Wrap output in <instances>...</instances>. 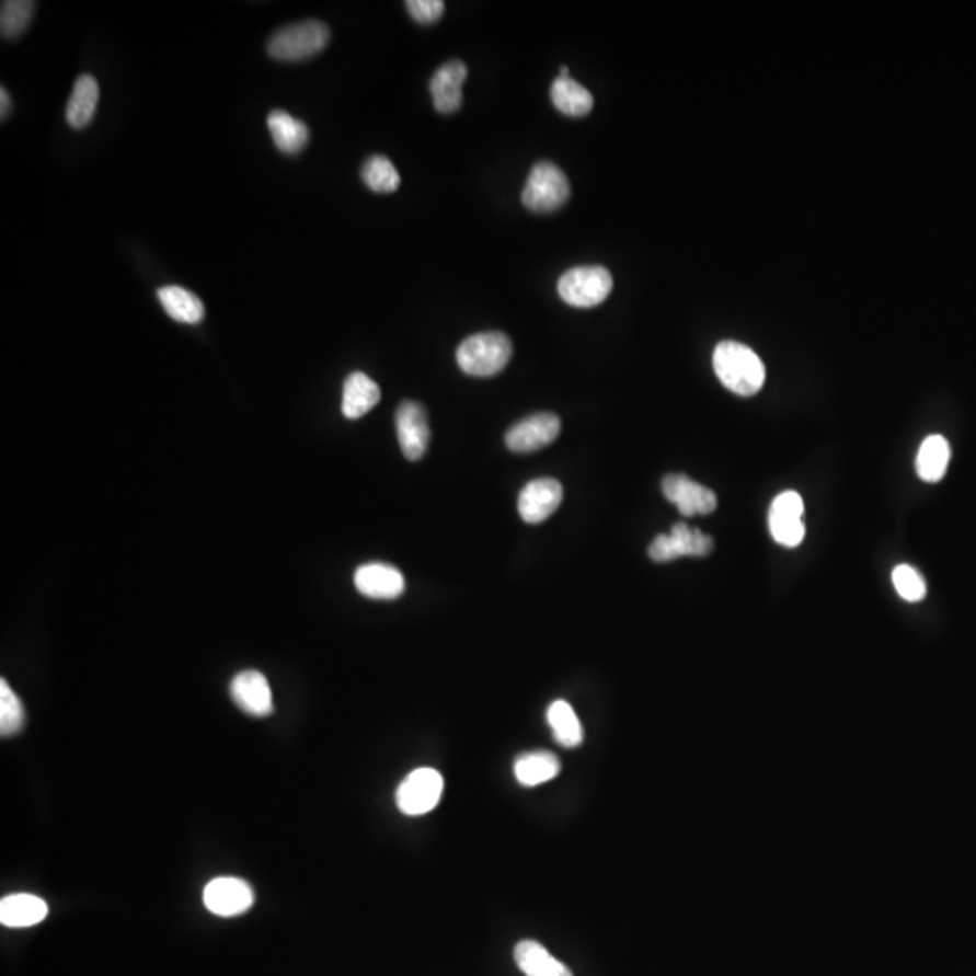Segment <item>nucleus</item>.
I'll return each mask as SVG.
<instances>
[{
  "instance_id": "obj_1",
  "label": "nucleus",
  "mask_w": 976,
  "mask_h": 976,
  "mask_svg": "<svg viewBox=\"0 0 976 976\" xmlns=\"http://www.w3.org/2000/svg\"><path fill=\"white\" fill-rule=\"evenodd\" d=\"M713 366L720 382L739 397H753L763 388V361L745 344L720 342L714 349Z\"/></svg>"
},
{
  "instance_id": "obj_2",
  "label": "nucleus",
  "mask_w": 976,
  "mask_h": 976,
  "mask_svg": "<svg viewBox=\"0 0 976 976\" xmlns=\"http://www.w3.org/2000/svg\"><path fill=\"white\" fill-rule=\"evenodd\" d=\"M512 357V342L505 333H478L461 342L456 360L470 377H494L505 369Z\"/></svg>"
},
{
  "instance_id": "obj_3",
  "label": "nucleus",
  "mask_w": 976,
  "mask_h": 976,
  "mask_svg": "<svg viewBox=\"0 0 976 976\" xmlns=\"http://www.w3.org/2000/svg\"><path fill=\"white\" fill-rule=\"evenodd\" d=\"M330 27L321 21H305L283 27L268 42V55L280 62H300L324 51Z\"/></svg>"
},
{
  "instance_id": "obj_4",
  "label": "nucleus",
  "mask_w": 976,
  "mask_h": 976,
  "mask_svg": "<svg viewBox=\"0 0 976 976\" xmlns=\"http://www.w3.org/2000/svg\"><path fill=\"white\" fill-rule=\"evenodd\" d=\"M569 197L570 181L566 174L550 161H541L528 174L521 199L528 210L548 214L563 207Z\"/></svg>"
},
{
  "instance_id": "obj_5",
  "label": "nucleus",
  "mask_w": 976,
  "mask_h": 976,
  "mask_svg": "<svg viewBox=\"0 0 976 976\" xmlns=\"http://www.w3.org/2000/svg\"><path fill=\"white\" fill-rule=\"evenodd\" d=\"M613 288V277L602 266H577L559 279V297L574 308L602 305Z\"/></svg>"
},
{
  "instance_id": "obj_6",
  "label": "nucleus",
  "mask_w": 976,
  "mask_h": 976,
  "mask_svg": "<svg viewBox=\"0 0 976 976\" xmlns=\"http://www.w3.org/2000/svg\"><path fill=\"white\" fill-rule=\"evenodd\" d=\"M444 789V776L438 770H413L397 789V806L405 816H424L438 806Z\"/></svg>"
},
{
  "instance_id": "obj_7",
  "label": "nucleus",
  "mask_w": 976,
  "mask_h": 976,
  "mask_svg": "<svg viewBox=\"0 0 976 976\" xmlns=\"http://www.w3.org/2000/svg\"><path fill=\"white\" fill-rule=\"evenodd\" d=\"M714 541L711 536L698 528L687 527L684 523L673 525L671 533H661L650 544V558L655 563H671L678 558H705L713 552Z\"/></svg>"
},
{
  "instance_id": "obj_8",
  "label": "nucleus",
  "mask_w": 976,
  "mask_h": 976,
  "mask_svg": "<svg viewBox=\"0 0 976 976\" xmlns=\"http://www.w3.org/2000/svg\"><path fill=\"white\" fill-rule=\"evenodd\" d=\"M805 503L794 491H786L776 497L769 510L770 536L778 544L786 548L800 547L805 539Z\"/></svg>"
},
{
  "instance_id": "obj_9",
  "label": "nucleus",
  "mask_w": 976,
  "mask_h": 976,
  "mask_svg": "<svg viewBox=\"0 0 976 976\" xmlns=\"http://www.w3.org/2000/svg\"><path fill=\"white\" fill-rule=\"evenodd\" d=\"M203 903L219 917H238L252 908L255 894L244 879L217 877L205 886Z\"/></svg>"
},
{
  "instance_id": "obj_10",
  "label": "nucleus",
  "mask_w": 976,
  "mask_h": 976,
  "mask_svg": "<svg viewBox=\"0 0 976 976\" xmlns=\"http://www.w3.org/2000/svg\"><path fill=\"white\" fill-rule=\"evenodd\" d=\"M394 424L403 456L411 461L422 460L430 439L429 420L425 409L418 402L405 400L398 405Z\"/></svg>"
},
{
  "instance_id": "obj_11",
  "label": "nucleus",
  "mask_w": 976,
  "mask_h": 976,
  "mask_svg": "<svg viewBox=\"0 0 976 976\" xmlns=\"http://www.w3.org/2000/svg\"><path fill=\"white\" fill-rule=\"evenodd\" d=\"M561 433V420L553 413L530 414L506 433V447L517 455H527L552 444Z\"/></svg>"
},
{
  "instance_id": "obj_12",
  "label": "nucleus",
  "mask_w": 976,
  "mask_h": 976,
  "mask_svg": "<svg viewBox=\"0 0 976 976\" xmlns=\"http://www.w3.org/2000/svg\"><path fill=\"white\" fill-rule=\"evenodd\" d=\"M662 492L667 497V502H671L677 506L678 512L686 517L708 516L713 514L719 506V500L708 486L700 485L686 474H669L662 480Z\"/></svg>"
},
{
  "instance_id": "obj_13",
  "label": "nucleus",
  "mask_w": 976,
  "mask_h": 976,
  "mask_svg": "<svg viewBox=\"0 0 976 976\" xmlns=\"http://www.w3.org/2000/svg\"><path fill=\"white\" fill-rule=\"evenodd\" d=\"M230 697L241 711L253 719H266L274 713V698L263 673L243 671L233 677Z\"/></svg>"
},
{
  "instance_id": "obj_14",
  "label": "nucleus",
  "mask_w": 976,
  "mask_h": 976,
  "mask_svg": "<svg viewBox=\"0 0 976 976\" xmlns=\"http://www.w3.org/2000/svg\"><path fill=\"white\" fill-rule=\"evenodd\" d=\"M561 502H563L561 483L552 478H541V480L530 481L523 489L517 508H519L523 521L538 525L552 516L553 512L561 506Z\"/></svg>"
},
{
  "instance_id": "obj_15",
  "label": "nucleus",
  "mask_w": 976,
  "mask_h": 976,
  "mask_svg": "<svg viewBox=\"0 0 976 976\" xmlns=\"http://www.w3.org/2000/svg\"><path fill=\"white\" fill-rule=\"evenodd\" d=\"M355 586L369 599L394 600L405 592V578L391 564L369 563L355 572Z\"/></svg>"
},
{
  "instance_id": "obj_16",
  "label": "nucleus",
  "mask_w": 976,
  "mask_h": 976,
  "mask_svg": "<svg viewBox=\"0 0 976 976\" xmlns=\"http://www.w3.org/2000/svg\"><path fill=\"white\" fill-rule=\"evenodd\" d=\"M467 80V66L461 60L439 66L430 78V94L436 111L441 114L456 113L463 104V83Z\"/></svg>"
},
{
  "instance_id": "obj_17",
  "label": "nucleus",
  "mask_w": 976,
  "mask_h": 976,
  "mask_svg": "<svg viewBox=\"0 0 976 976\" xmlns=\"http://www.w3.org/2000/svg\"><path fill=\"white\" fill-rule=\"evenodd\" d=\"M46 900L32 894L8 895L0 900V922L5 928H32L46 919Z\"/></svg>"
},
{
  "instance_id": "obj_18",
  "label": "nucleus",
  "mask_w": 976,
  "mask_h": 976,
  "mask_svg": "<svg viewBox=\"0 0 976 976\" xmlns=\"http://www.w3.org/2000/svg\"><path fill=\"white\" fill-rule=\"evenodd\" d=\"M380 388L364 372L355 371L344 382L342 393V413L347 420L361 418L380 402Z\"/></svg>"
},
{
  "instance_id": "obj_19",
  "label": "nucleus",
  "mask_w": 976,
  "mask_h": 976,
  "mask_svg": "<svg viewBox=\"0 0 976 976\" xmlns=\"http://www.w3.org/2000/svg\"><path fill=\"white\" fill-rule=\"evenodd\" d=\"M269 133L274 138V143L280 152L285 154L297 156L306 149V145L310 141V129L305 122L294 118L291 114L280 108H275L268 114Z\"/></svg>"
},
{
  "instance_id": "obj_20",
  "label": "nucleus",
  "mask_w": 976,
  "mask_h": 976,
  "mask_svg": "<svg viewBox=\"0 0 976 976\" xmlns=\"http://www.w3.org/2000/svg\"><path fill=\"white\" fill-rule=\"evenodd\" d=\"M514 958L525 976H574L563 962L536 940H521L514 950Z\"/></svg>"
},
{
  "instance_id": "obj_21",
  "label": "nucleus",
  "mask_w": 976,
  "mask_h": 976,
  "mask_svg": "<svg viewBox=\"0 0 976 976\" xmlns=\"http://www.w3.org/2000/svg\"><path fill=\"white\" fill-rule=\"evenodd\" d=\"M561 772L558 756L548 750H530L519 756L514 763V776L523 786H538L552 781Z\"/></svg>"
},
{
  "instance_id": "obj_22",
  "label": "nucleus",
  "mask_w": 976,
  "mask_h": 976,
  "mask_svg": "<svg viewBox=\"0 0 976 976\" xmlns=\"http://www.w3.org/2000/svg\"><path fill=\"white\" fill-rule=\"evenodd\" d=\"M99 82L91 74H82L77 78L72 88L71 99L66 107V119L72 129H83L94 118L99 107Z\"/></svg>"
},
{
  "instance_id": "obj_23",
  "label": "nucleus",
  "mask_w": 976,
  "mask_h": 976,
  "mask_svg": "<svg viewBox=\"0 0 976 976\" xmlns=\"http://www.w3.org/2000/svg\"><path fill=\"white\" fill-rule=\"evenodd\" d=\"M167 315L181 324L196 325L205 319V306L197 295L181 286H163L158 289Z\"/></svg>"
},
{
  "instance_id": "obj_24",
  "label": "nucleus",
  "mask_w": 976,
  "mask_h": 976,
  "mask_svg": "<svg viewBox=\"0 0 976 976\" xmlns=\"http://www.w3.org/2000/svg\"><path fill=\"white\" fill-rule=\"evenodd\" d=\"M951 449L948 439L940 434H933L920 445L919 455H917V474L920 480L928 483H937L945 475V470L950 466Z\"/></svg>"
},
{
  "instance_id": "obj_25",
  "label": "nucleus",
  "mask_w": 976,
  "mask_h": 976,
  "mask_svg": "<svg viewBox=\"0 0 976 976\" xmlns=\"http://www.w3.org/2000/svg\"><path fill=\"white\" fill-rule=\"evenodd\" d=\"M550 99H552L553 107L558 108L559 113L572 116V118L586 116L594 107V96H592L588 89L575 82L574 78L559 77L552 83Z\"/></svg>"
},
{
  "instance_id": "obj_26",
  "label": "nucleus",
  "mask_w": 976,
  "mask_h": 976,
  "mask_svg": "<svg viewBox=\"0 0 976 976\" xmlns=\"http://www.w3.org/2000/svg\"><path fill=\"white\" fill-rule=\"evenodd\" d=\"M548 723L552 728L553 738L564 749H575L583 744V727L578 722L574 708L564 700H555L548 708Z\"/></svg>"
},
{
  "instance_id": "obj_27",
  "label": "nucleus",
  "mask_w": 976,
  "mask_h": 976,
  "mask_svg": "<svg viewBox=\"0 0 976 976\" xmlns=\"http://www.w3.org/2000/svg\"><path fill=\"white\" fill-rule=\"evenodd\" d=\"M361 180L377 194H393L400 186L397 167L386 156H371L361 167Z\"/></svg>"
},
{
  "instance_id": "obj_28",
  "label": "nucleus",
  "mask_w": 976,
  "mask_h": 976,
  "mask_svg": "<svg viewBox=\"0 0 976 976\" xmlns=\"http://www.w3.org/2000/svg\"><path fill=\"white\" fill-rule=\"evenodd\" d=\"M26 723V713L21 698L16 697L10 684L4 678L0 680V734L2 738H10L21 733Z\"/></svg>"
},
{
  "instance_id": "obj_29",
  "label": "nucleus",
  "mask_w": 976,
  "mask_h": 976,
  "mask_svg": "<svg viewBox=\"0 0 976 976\" xmlns=\"http://www.w3.org/2000/svg\"><path fill=\"white\" fill-rule=\"evenodd\" d=\"M35 13V2L5 0L0 10V33L4 38H16L26 32Z\"/></svg>"
},
{
  "instance_id": "obj_30",
  "label": "nucleus",
  "mask_w": 976,
  "mask_h": 976,
  "mask_svg": "<svg viewBox=\"0 0 976 976\" xmlns=\"http://www.w3.org/2000/svg\"><path fill=\"white\" fill-rule=\"evenodd\" d=\"M892 581L897 594L908 602H920L928 594L925 578L909 564H899L892 574Z\"/></svg>"
},
{
  "instance_id": "obj_31",
  "label": "nucleus",
  "mask_w": 976,
  "mask_h": 976,
  "mask_svg": "<svg viewBox=\"0 0 976 976\" xmlns=\"http://www.w3.org/2000/svg\"><path fill=\"white\" fill-rule=\"evenodd\" d=\"M405 8L409 15L424 26L438 22L445 13V2L441 0H409L405 2Z\"/></svg>"
},
{
  "instance_id": "obj_32",
  "label": "nucleus",
  "mask_w": 976,
  "mask_h": 976,
  "mask_svg": "<svg viewBox=\"0 0 976 976\" xmlns=\"http://www.w3.org/2000/svg\"><path fill=\"white\" fill-rule=\"evenodd\" d=\"M11 111V99L10 93L5 91L4 88L0 89V116L2 119L8 118V114Z\"/></svg>"
}]
</instances>
